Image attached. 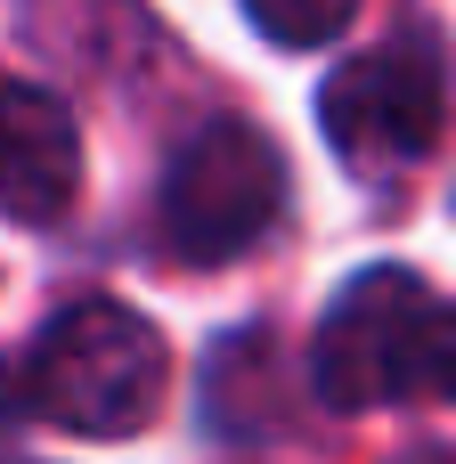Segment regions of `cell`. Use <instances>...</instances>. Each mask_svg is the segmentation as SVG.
Returning <instances> with one entry per match:
<instances>
[{"instance_id":"6da1fadb","label":"cell","mask_w":456,"mask_h":464,"mask_svg":"<svg viewBox=\"0 0 456 464\" xmlns=\"http://www.w3.org/2000/svg\"><path fill=\"white\" fill-rule=\"evenodd\" d=\"M163 383H171V351L163 334L90 294V302H65L41 343L24 351V408L41 424H65L82 440H122V432H147L155 408H163Z\"/></svg>"},{"instance_id":"7a4b0ae2","label":"cell","mask_w":456,"mask_h":464,"mask_svg":"<svg viewBox=\"0 0 456 464\" xmlns=\"http://www.w3.org/2000/svg\"><path fill=\"white\" fill-rule=\"evenodd\" d=\"M318 392L335 408L456 400V302H441L416 269L351 277L318 326Z\"/></svg>"},{"instance_id":"3957f363","label":"cell","mask_w":456,"mask_h":464,"mask_svg":"<svg viewBox=\"0 0 456 464\" xmlns=\"http://www.w3.org/2000/svg\"><path fill=\"white\" fill-rule=\"evenodd\" d=\"M277 204H286V155L253 122H204L163 171L155 237H163L171 261L220 269V261H237L245 245L269 237Z\"/></svg>"},{"instance_id":"277c9868","label":"cell","mask_w":456,"mask_h":464,"mask_svg":"<svg viewBox=\"0 0 456 464\" xmlns=\"http://www.w3.org/2000/svg\"><path fill=\"white\" fill-rule=\"evenodd\" d=\"M318 122L351 171H408L449 130V65L432 33H392L318 90Z\"/></svg>"},{"instance_id":"5b68a950","label":"cell","mask_w":456,"mask_h":464,"mask_svg":"<svg viewBox=\"0 0 456 464\" xmlns=\"http://www.w3.org/2000/svg\"><path fill=\"white\" fill-rule=\"evenodd\" d=\"M73 188H82V139H73V114L0 73V212L24 220V228H49L73 212Z\"/></svg>"},{"instance_id":"8992f818","label":"cell","mask_w":456,"mask_h":464,"mask_svg":"<svg viewBox=\"0 0 456 464\" xmlns=\"http://www.w3.org/2000/svg\"><path fill=\"white\" fill-rule=\"evenodd\" d=\"M24 41L90 82H114L139 49H155V24L139 0H24Z\"/></svg>"},{"instance_id":"52a82bcc","label":"cell","mask_w":456,"mask_h":464,"mask_svg":"<svg viewBox=\"0 0 456 464\" xmlns=\"http://www.w3.org/2000/svg\"><path fill=\"white\" fill-rule=\"evenodd\" d=\"M351 8H359V0H245V16H253L277 49H318V41H335V33L351 24Z\"/></svg>"},{"instance_id":"ba28073f","label":"cell","mask_w":456,"mask_h":464,"mask_svg":"<svg viewBox=\"0 0 456 464\" xmlns=\"http://www.w3.org/2000/svg\"><path fill=\"white\" fill-rule=\"evenodd\" d=\"M392 464H456V449H408V457H392Z\"/></svg>"}]
</instances>
